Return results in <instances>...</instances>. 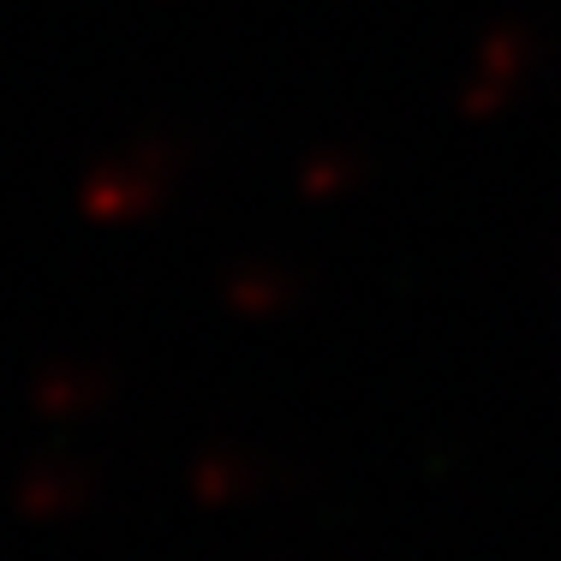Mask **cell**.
I'll return each mask as SVG.
<instances>
[{
    "label": "cell",
    "mask_w": 561,
    "mask_h": 561,
    "mask_svg": "<svg viewBox=\"0 0 561 561\" xmlns=\"http://www.w3.org/2000/svg\"><path fill=\"white\" fill-rule=\"evenodd\" d=\"M72 496H78V484H72L66 472H43V478H31V484H24L19 514H24V519H55V514H66V507H72Z\"/></svg>",
    "instance_id": "1"
}]
</instances>
